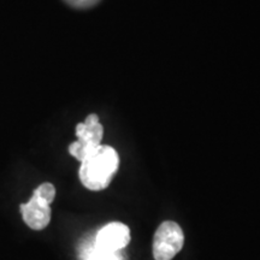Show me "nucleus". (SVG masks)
<instances>
[{"instance_id": "f257e3e1", "label": "nucleus", "mask_w": 260, "mask_h": 260, "mask_svg": "<svg viewBox=\"0 0 260 260\" xmlns=\"http://www.w3.org/2000/svg\"><path fill=\"white\" fill-rule=\"evenodd\" d=\"M119 155L111 146L100 145L81 161L79 177L84 188L92 191L106 189L118 171Z\"/></svg>"}, {"instance_id": "f03ea898", "label": "nucleus", "mask_w": 260, "mask_h": 260, "mask_svg": "<svg viewBox=\"0 0 260 260\" xmlns=\"http://www.w3.org/2000/svg\"><path fill=\"white\" fill-rule=\"evenodd\" d=\"M56 198V187L45 182L32 193L28 203L19 206L24 223L32 230L45 229L51 222V204Z\"/></svg>"}, {"instance_id": "7ed1b4c3", "label": "nucleus", "mask_w": 260, "mask_h": 260, "mask_svg": "<svg viewBox=\"0 0 260 260\" xmlns=\"http://www.w3.org/2000/svg\"><path fill=\"white\" fill-rule=\"evenodd\" d=\"M75 133H76L77 141L69 146V153L79 161H83L102 145L104 126L100 123L99 116L95 113H90L84 119V122L76 125Z\"/></svg>"}, {"instance_id": "20e7f679", "label": "nucleus", "mask_w": 260, "mask_h": 260, "mask_svg": "<svg viewBox=\"0 0 260 260\" xmlns=\"http://www.w3.org/2000/svg\"><path fill=\"white\" fill-rule=\"evenodd\" d=\"M184 243L183 230L176 222L165 220L155 230L153 256L155 260H171L181 252Z\"/></svg>"}, {"instance_id": "39448f33", "label": "nucleus", "mask_w": 260, "mask_h": 260, "mask_svg": "<svg viewBox=\"0 0 260 260\" xmlns=\"http://www.w3.org/2000/svg\"><path fill=\"white\" fill-rule=\"evenodd\" d=\"M130 229L121 222L106 224L99 230L95 237L96 248L107 252H119L129 245Z\"/></svg>"}, {"instance_id": "423d86ee", "label": "nucleus", "mask_w": 260, "mask_h": 260, "mask_svg": "<svg viewBox=\"0 0 260 260\" xmlns=\"http://www.w3.org/2000/svg\"><path fill=\"white\" fill-rule=\"evenodd\" d=\"M86 260H121V256L118 252H107L94 246V248L89 251Z\"/></svg>"}, {"instance_id": "0eeeda50", "label": "nucleus", "mask_w": 260, "mask_h": 260, "mask_svg": "<svg viewBox=\"0 0 260 260\" xmlns=\"http://www.w3.org/2000/svg\"><path fill=\"white\" fill-rule=\"evenodd\" d=\"M70 3H73L75 5H86V4H89V3H92L93 0H69Z\"/></svg>"}]
</instances>
